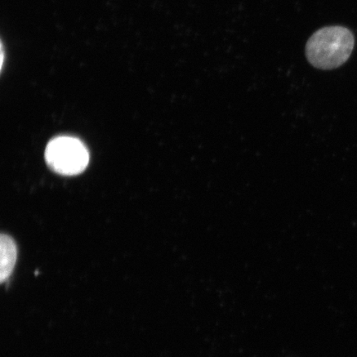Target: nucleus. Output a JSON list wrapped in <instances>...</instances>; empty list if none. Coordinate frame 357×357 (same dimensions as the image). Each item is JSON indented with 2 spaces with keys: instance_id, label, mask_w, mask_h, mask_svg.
I'll list each match as a JSON object with an SVG mask.
<instances>
[{
  "instance_id": "1",
  "label": "nucleus",
  "mask_w": 357,
  "mask_h": 357,
  "mask_svg": "<svg viewBox=\"0 0 357 357\" xmlns=\"http://www.w3.org/2000/svg\"><path fill=\"white\" fill-rule=\"evenodd\" d=\"M355 46L351 30L342 26H326L312 36L306 45L310 63L321 70H333L349 59Z\"/></svg>"
},
{
  "instance_id": "2",
  "label": "nucleus",
  "mask_w": 357,
  "mask_h": 357,
  "mask_svg": "<svg viewBox=\"0 0 357 357\" xmlns=\"http://www.w3.org/2000/svg\"><path fill=\"white\" fill-rule=\"evenodd\" d=\"M45 158L49 167L63 176H75L86 169L89 160L88 150L73 137H58L49 142Z\"/></svg>"
},
{
  "instance_id": "3",
  "label": "nucleus",
  "mask_w": 357,
  "mask_h": 357,
  "mask_svg": "<svg viewBox=\"0 0 357 357\" xmlns=\"http://www.w3.org/2000/svg\"><path fill=\"white\" fill-rule=\"evenodd\" d=\"M0 279L2 282L10 278L17 260V247L11 236L2 234L0 238Z\"/></svg>"
},
{
  "instance_id": "4",
  "label": "nucleus",
  "mask_w": 357,
  "mask_h": 357,
  "mask_svg": "<svg viewBox=\"0 0 357 357\" xmlns=\"http://www.w3.org/2000/svg\"><path fill=\"white\" fill-rule=\"evenodd\" d=\"M4 50H3V45H1V68L3 66V60H4Z\"/></svg>"
}]
</instances>
